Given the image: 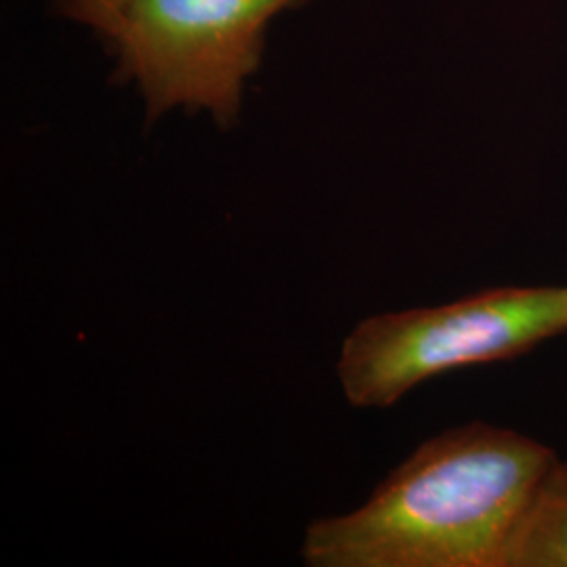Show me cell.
<instances>
[{"label": "cell", "instance_id": "6da1fadb", "mask_svg": "<svg viewBox=\"0 0 567 567\" xmlns=\"http://www.w3.org/2000/svg\"><path fill=\"white\" fill-rule=\"evenodd\" d=\"M557 454L505 426L473 423L426 440L362 507L305 532L311 567H507Z\"/></svg>", "mask_w": 567, "mask_h": 567}, {"label": "cell", "instance_id": "7a4b0ae2", "mask_svg": "<svg viewBox=\"0 0 567 567\" xmlns=\"http://www.w3.org/2000/svg\"><path fill=\"white\" fill-rule=\"evenodd\" d=\"M567 332V286H503L454 303L368 318L344 339L337 374L355 408H389L466 365L519 358Z\"/></svg>", "mask_w": 567, "mask_h": 567}, {"label": "cell", "instance_id": "3957f363", "mask_svg": "<svg viewBox=\"0 0 567 567\" xmlns=\"http://www.w3.org/2000/svg\"><path fill=\"white\" fill-rule=\"evenodd\" d=\"M301 2L128 0L105 39L118 53V79L140 84L147 121L187 107L229 128L264 58L267 23Z\"/></svg>", "mask_w": 567, "mask_h": 567}, {"label": "cell", "instance_id": "277c9868", "mask_svg": "<svg viewBox=\"0 0 567 567\" xmlns=\"http://www.w3.org/2000/svg\"><path fill=\"white\" fill-rule=\"evenodd\" d=\"M507 567H567V458L557 456L536 489Z\"/></svg>", "mask_w": 567, "mask_h": 567}, {"label": "cell", "instance_id": "5b68a950", "mask_svg": "<svg viewBox=\"0 0 567 567\" xmlns=\"http://www.w3.org/2000/svg\"><path fill=\"white\" fill-rule=\"evenodd\" d=\"M126 2L128 0H58L61 11L68 18L95 28L103 37L110 34Z\"/></svg>", "mask_w": 567, "mask_h": 567}]
</instances>
